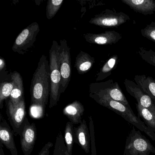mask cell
<instances>
[{"mask_svg":"<svg viewBox=\"0 0 155 155\" xmlns=\"http://www.w3.org/2000/svg\"><path fill=\"white\" fill-rule=\"evenodd\" d=\"M95 63V58L89 54L81 51L76 57L75 67L79 74L87 73Z\"/></svg>","mask_w":155,"mask_h":155,"instance_id":"cell-19","label":"cell"},{"mask_svg":"<svg viewBox=\"0 0 155 155\" xmlns=\"http://www.w3.org/2000/svg\"><path fill=\"white\" fill-rule=\"evenodd\" d=\"M59 46V59L61 76L60 94L64 93L68 86L71 76L70 48L66 40H61Z\"/></svg>","mask_w":155,"mask_h":155,"instance_id":"cell-8","label":"cell"},{"mask_svg":"<svg viewBox=\"0 0 155 155\" xmlns=\"http://www.w3.org/2000/svg\"><path fill=\"white\" fill-rule=\"evenodd\" d=\"M140 33L143 37L155 43V21L147 25L141 30Z\"/></svg>","mask_w":155,"mask_h":155,"instance_id":"cell-27","label":"cell"},{"mask_svg":"<svg viewBox=\"0 0 155 155\" xmlns=\"http://www.w3.org/2000/svg\"><path fill=\"white\" fill-rule=\"evenodd\" d=\"M74 140L75 143L78 144L86 153H89L90 132L85 119L82 120V122L78 127H74Z\"/></svg>","mask_w":155,"mask_h":155,"instance_id":"cell-14","label":"cell"},{"mask_svg":"<svg viewBox=\"0 0 155 155\" xmlns=\"http://www.w3.org/2000/svg\"><path fill=\"white\" fill-rule=\"evenodd\" d=\"M6 101V113L8 119L14 134L16 136H20L27 118L25 99H23L16 105H13L9 100Z\"/></svg>","mask_w":155,"mask_h":155,"instance_id":"cell-6","label":"cell"},{"mask_svg":"<svg viewBox=\"0 0 155 155\" xmlns=\"http://www.w3.org/2000/svg\"><path fill=\"white\" fill-rule=\"evenodd\" d=\"M90 91L91 94L100 97H108L131 108L118 83L114 82L112 80H109L100 83H92L90 86Z\"/></svg>","mask_w":155,"mask_h":155,"instance_id":"cell-5","label":"cell"},{"mask_svg":"<svg viewBox=\"0 0 155 155\" xmlns=\"http://www.w3.org/2000/svg\"><path fill=\"white\" fill-rule=\"evenodd\" d=\"M85 108L81 102L75 101L66 106L63 109L62 112L72 124H78L82 122V117Z\"/></svg>","mask_w":155,"mask_h":155,"instance_id":"cell-16","label":"cell"},{"mask_svg":"<svg viewBox=\"0 0 155 155\" xmlns=\"http://www.w3.org/2000/svg\"><path fill=\"white\" fill-rule=\"evenodd\" d=\"M20 136L23 154L24 155H30L37 140V130L35 123L30 124L27 117L23 130Z\"/></svg>","mask_w":155,"mask_h":155,"instance_id":"cell-11","label":"cell"},{"mask_svg":"<svg viewBox=\"0 0 155 155\" xmlns=\"http://www.w3.org/2000/svg\"><path fill=\"white\" fill-rule=\"evenodd\" d=\"M138 112V117L142 119L147 127L155 133V114L146 108L143 107L138 103L136 104Z\"/></svg>","mask_w":155,"mask_h":155,"instance_id":"cell-20","label":"cell"},{"mask_svg":"<svg viewBox=\"0 0 155 155\" xmlns=\"http://www.w3.org/2000/svg\"><path fill=\"white\" fill-rule=\"evenodd\" d=\"M90 97L100 105L109 109L121 116L129 123L136 127L140 131L146 133L152 140L155 141V133L147 127L144 122L136 116L131 108L108 97H100L91 93H90Z\"/></svg>","mask_w":155,"mask_h":155,"instance_id":"cell-2","label":"cell"},{"mask_svg":"<svg viewBox=\"0 0 155 155\" xmlns=\"http://www.w3.org/2000/svg\"><path fill=\"white\" fill-rule=\"evenodd\" d=\"M53 155H69L61 131L56 138Z\"/></svg>","mask_w":155,"mask_h":155,"instance_id":"cell-25","label":"cell"},{"mask_svg":"<svg viewBox=\"0 0 155 155\" xmlns=\"http://www.w3.org/2000/svg\"><path fill=\"white\" fill-rule=\"evenodd\" d=\"M52 142H48L45 144L38 155H49L50 149L53 147Z\"/></svg>","mask_w":155,"mask_h":155,"instance_id":"cell-28","label":"cell"},{"mask_svg":"<svg viewBox=\"0 0 155 155\" xmlns=\"http://www.w3.org/2000/svg\"><path fill=\"white\" fill-rule=\"evenodd\" d=\"M124 85L127 92L135 98L137 103L155 114V103L151 98L145 93L136 82L126 79Z\"/></svg>","mask_w":155,"mask_h":155,"instance_id":"cell-10","label":"cell"},{"mask_svg":"<svg viewBox=\"0 0 155 155\" xmlns=\"http://www.w3.org/2000/svg\"><path fill=\"white\" fill-rule=\"evenodd\" d=\"M14 132L7 120L0 114V141L9 150L12 155H18L14 139Z\"/></svg>","mask_w":155,"mask_h":155,"instance_id":"cell-13","label":"cell"},{"mask_svg":"<svg viewBox=\"0 0 155 155\" xmlns=\"http://www.w3.org/2000/svg\"><path fill=\"white\" fill-rule=\"evenodd\" d=\"M40 30L39 26L37 22L29 25L15 40L12 48L13 51L21 55H24L29 51L36 41Z\"/></svg>","mask_w":155,"mask_h":155,"instance_id":"cell-7","label":"cell"},{"mask_svg":"<svg viewBox=\"0 0 155 155\" xmlns=\"http://www.w3.org/2000/svg\"><path fill=\"white\" fill-rule=\"evenodd\" d=\"M64 141L67 147L69 155H72L73 145L75 142L74 140V127L73 124L70 121L67 122L65 127Z\"/></svg>","mask_w":155,"mask_h":155,"instance_id":"cell-22","label":"cell"},{"mask_svg":"<svg viewBox=\"0 0 155 155\" xmlns=\"http://www.w3.org/2000/svg\"><path fill=\"white\" fill-rule=\"evenodd\" d=\"M13 88V82L2 81L0 86V108L2 109L4 101L9 98Z\"/></svg>","mask_w":155,"mask_h":155,"instance_id":"cell-23","label":"cell"},{"mask_svg":"<svg viewBox=\"0 0 155 155\" xmlns=\"http://www.w3.org/2000/svg\"><path fill=\"white\" fill-rule=\"evenodd\" d=\"M63 2V0H49L46 9V16L48 19H51L56 15Z\"/></svg>","mask_w":155,"mask_h":155,"instance_id":"cell-24","label":"cell"},{"mask_svg":"<svg viewBox=\"0 0 155 155\" xmlns=\"http://www.w3.org/2000/svg\"><path fill=\"white\" fill-rule=\"evenodd\" d=\"M133 126L127 137L123 155H150L155 154V148L139 130Z\"/></svg>","mask_w":155,"mask_h":155,"instance_id":"cell-4","label":"cell"},{"mask_svg":"<svg viewBox=\"0 0 155 155\" xmlns=\"http://www.w3.org/2000/svg\"><path fill=\"white\" fill-rule=\"evenodd\" d=\"M137 52L143 60L155 67V51L144 48H139Z\"/></svg>","mask_w":155,"mask_h":155,"instance_id":"cell-26","label":"cell"},{"mask_svg":"<svg viewBox=\"0 0 155 155\" xmlns=\"http://www.w3.org/2000/svg\"><path fill=\"white\" fill-rule=\"evenodd\" d=\"M6 68V63H5V60L3 58H0V72L1 73L2 71H4Z\"/></svg>","mask_w":155,"mask_h":155,"instance_id":"cell-29","label":"cell"},{"mask_svg":"<svg viewBox=\"0 0 155 155\" xmlns=\"http://www.w3.org/2000/svg\"><path fill=\"white\" fill-rule=\"evenodd\" d=\"M59 45L53 41L49 51L50 70V100L49 108L56 106L59 101L60 89L61 85V76L59 59Z\"/></svg>","mask_w":155,"mask_h":155,"instance_id":"cell-3","label":"cell"},{"mask_svg":"<svg viewBox=\"0 0 155 155\" xmlns=\"http://www.w3.org/2000/svg\"><path fill=\"white\" fill-rule=\"evenodd\" d=\"M129 20V16L122 12L106 9L92 18L89 23L102 28H117Z\"/></svg>","mask_w":155,"mask_h":155,"instance_id":"cell-9","label":"cell"},{"mask_svg":"<svg viewBox=\"0 0 155 155\" xmlns=\"http://www.w3.org/2000/svg\"><path fill=\"white\" fill-rule=\"evenodd\" d=\"M11 79L13 82V88L9 100L13 105H16L24 98L23 79L17 71L12 73Z\"/></svg>","mask_w":155,"mask_h":155,"instance_id":"cell-17","label":"cell"},{"mask_svg":"<svg viewBox=\"0 0 155 155\" xmlns=\"http://www.w3.org/2000/svg\"><path fill=\"white\" fill-rule=\"evenodd\" d=\"M134 81L155 103V79L147 75H137L134 77Z\"/></svg>","mask_w":155,"mask_h":155,"instance_id":"cell-18","label":"cell"},{"mask_svg":"<svg viewBox=\"0 0 155 155\" xmlns=\"http://www.w3.org/2000/svg\"><path fill=\"white\" fill-rule=\"evenodd\" d=\"M84 38L87 42L91 44L107 45L116 44L122 38V36L115 31H109L98 34L87 33Z\"/></svg>","mask_w":155,"mask_h":155,"instance_id":"cell-12","label":"cell"},{"mask_svg":"<svg viewBox=\"0 0 155 155\" xmlns=\"http://www.w3.org/2000/svg\"><path fill=\"white\" fill-rule=\"evenodd\" d=\"M136 12L144 15H153L155 12V1L153 0H121Z\"/></svg>","mask_w":155,"mask_h":155,"instance_id":"cell-15","label":"cell"},{"mask_svg":"<svg viewBox=\"0 0 155 155\" xmlns=\"http://www.w3.org/2000/svg\"><path fill=\"white\" fill-rule=\"evenodd\" d=\"M50 64L47 57L42 55L31 80L30 87L31 104L45 108L50 94Z\"/></svg>","mask_w":155,"mask_h":155,"instance_id":"cell-1","label":"cell"},{"mask_svg":"<svg viewBox=\"0 0 155 155\" xmlns=\"http://www.w3.org/2000/svg\"><path fill=\"white\" fill-rule=\"evenodd\" d=\"M118 56L117 55L112 56L100 69L97 75V81H100L107 78L111 74L112 71L116 68L118 63Z\"/></svg>","mask_w":155,"mask_h":155,"instance_id":"cell-21","label":"cell"},{"mask_svg":"<svg viewBox=\"0 0 155 155\" xmlns=\"http://www.w3.org/2000/svg\"><path fill=\"white\" fill-rule=\"evenodd\" d=\"M2 144L1 143V147H0V155H5V153H4V150H3V148H2Z\"/></svg>","mask_w":155,"mask_h":155,"instance_id":"cell-30","label":"cell"}]
</instances>
